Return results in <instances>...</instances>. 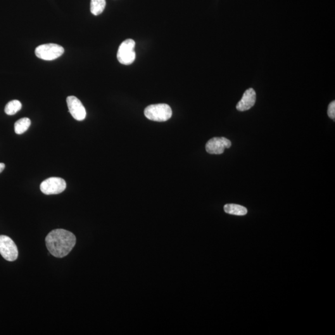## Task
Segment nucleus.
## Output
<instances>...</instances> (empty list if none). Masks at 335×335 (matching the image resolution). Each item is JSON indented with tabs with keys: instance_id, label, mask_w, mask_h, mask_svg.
<instances>
[{
	"instance_id": "1",
	"label": "nucleus",
	"mask_w": 335,
	"mask_h": 335,
	"mask_svg": "<svg viewBox=\"0 0 335 335\" xmlns=\"http://www.w3.org/2000/svg\"><path fill=\"white\" fill-rule=\"evenodd\" d=\"M47 249L56 258H63L70 253L76 244L73 233L64 229H55L46 238Z\"/></svg>"
},
{
	"instance_id": "2",
	"label": "nucleus",
	"mask_w": 335,
	"mask_h": 335,
	"mask_svg": "<svg viewBox=\"0 0 335 335\" xmlns=\"http://www.w3.org/2000/svg\"><path fill=\"white\" fill-rule=\"evenodd\" d=\"M144 115L150 120L165 122L172 117V110L166 104H152L145 109Z\"/></svg>"
},
{
	"instance_id": "3",
	"label": "nucleus",
	"mask_w": 335,
	"mask_h": 335,
	"mask_svg": "<svg viewBox=\"0 0 335 335\" xmlns=\"http://www.w3.org/2000/svg\"><path fill=\"white\" fill-rule=\"evenodd\" d=\"M64 53L63 47L56 44L40 45L35 50V56L44 61H54Z\"/></svg>"
},
{
	"instance_id": "4",
	"label": "nucleus",
	"mask_w": 335,
	"mask_h": 335,
	"mask_svg": "<svg viewBox=\"0 0 335 335\" xmlns=\"http://www.w3.org/2000/svg\"><path fill=\"white\" fill-rule=\"evenodd\" d=\"M135 42L134 40L128 39L122 42L119 47L117 58L121 64L129 65L134 62L135 56L134 49Z\"/></svg>"
},
{
	"instance_id": "5",
	"label": "nucleus",
	"mask_w": 335,
	"mask_h": 335,
	"mask_svg": "<svg viewBox=\"0 0 335 335\" xmlns=\"http://www.w3.org/2000/svg\"><path fill=\"white\" fill-rule=\"evenodd\" d=\"M0 254L8 261H14L18 257V249L13 240L6 235H0Z\"/></svg>"
},
{
	"instance_id": "6",
	"label": "nucleus",
	"mask_w": 335,
	"mask_h": 335,
	"mask_svg": "<svg viewBox=\"0 0 335 335\" xmlns=\"http://www.w3.org/2000/svg\"><path fill=\"white\" fill-rule=\"evenodd\" d=\"M65 181L61 178L51 177L40 184V191L46 195L58 194L65 191Z\"/></svg>"
},
{
	"instance_id": "7",
	"label": "nucleus",
	"mask_w": 335,
	"mask_h": 335,
	"mask_svg": "<svg viewBox=\"0 0 335 335\" xmlns=\"http://www.w3.org/2000/svg\"><path fill=\"white\" fill-rule=\"evenodd\" d=\"M231 146V141L227 138L213 137L207 142L206 150L209 153L220 155L223 153L225 149H229Z\"/></svg>"
},
{
	"instance_id": "8",
	"label": "nucleus",
	"mask_w": 335,
	"mask_h": 335,
	"mask_svg": "<svg viewBox=\"0 0 335 335\" xmlns=\"http://www.w3.org/2000/svg\"><path fill=\"white\" fill-rule=\"evenodd\" d=\"M66 103H67L69 112L75 120L78 121L85 120L87 116L86 109L80 99L75 96H68L66 98Z\"/></svg>"
},
{
	"instance_id": "9",
	"label": "nucleus",
	"mask_w": 335,
	"mask_h": 335,
	"mask_svg": "<svg viewBox=\"0 0 335 335\" xmlns=\"http://www.w3.org/2000/svg\"><path fill=\"white\" fill-rule=\"evenodd\" d=\"M256 99V94L253 89L247 90L244 92L241 101L237 104V109L239 111L249 110L255 105Z\"/></svg>"
},
{
	"instance_id": "10",
	"label": "nucleus",
	"mask_w": 335,
	"mask_h": 335,
	"mask_svg": "<svg viewBox=\"0 0 335 335\" xmlns=\"http://www.w3.org/2000/svg\"><path fill=\"white\" fill-rule=\"evenodd\" d=\"M223 209L225 213L235 215H244L248 212L246 208L238 205V204H228L224 206Z\"/></svg>"
},
{
	"instance_id": "11",
	"label": "nucleus",
	"mask_w": 335,
	"mask_h": 335,
	"mask_svg": "<svg viewBox=\"0 0 335 335\" xmlns=\"http://www.w3.org/2000/svg\"><path fill=\"white\" fill-rule=\"evenodd\" d=\"M31 121L29 118H24L16 121L15 124V131L16 134H23L29 129Z\"/></svg>"
},
{
	"instance_id": "12",
	"label": "nucleus",
	"mask_w": 335,
	"mask_h": 335,
	"mask_svg": "<svg viewBox=\"0 0 335 335\" xmlns=\"http://www.w3.org/2000/svg\"><path fill=\"white\" fill-rule=\"evenodd\" d=\"M106 4V0H91L90 9L92 15L97 16L103 13Z\"/></svg>"
},
{
	"instance_id": "13",
	"label": "nucleus",
	"mask_w": 335,
	"mask_h": 335,
	"mask_svg": "<svg viewBox=\"0 0 335 335\" xmlns=\"http://www.w3.org/2000/svg\"><path fill=\"white\" fill-rule=\"evenodd\" d=\"M22 108V104L18 100H13L9 101L6 104L5 108H4V112L6 115L9 116L15 115L18 111H20Z\"/></svg>"
},
{
	"instance_id": "14",
	"label": "nucleus",
	"mask_w": 335,
	"mask_h": 335,
	"mask_svg": "<svg viewBox=\"0 0 335 335\" xmlns=\"http://www.w3.org/2000/svg\"><path fill=\"white\" fill-rule=\"evenodd\" d=\"M328 115H329L330 118L332 120L335 121V101H332L331 103L329 104V108H328L327 111Z\"/></svg>"
},
{
	"instance_id": "15",
	"label": "nucleus",
	"mask_w": 335,
	"mask_h": 335,
	"mask_svg": "<svg viewBox=\"0 0 335 335\" xmlns=\"http://www.w3.org/2000/svg\"><path fill=\"white\" fill-rule=\"evenodd\" d=\"M5 168V165L3 163H0V173H1Z\"/></svg>"
}]
</instances>
